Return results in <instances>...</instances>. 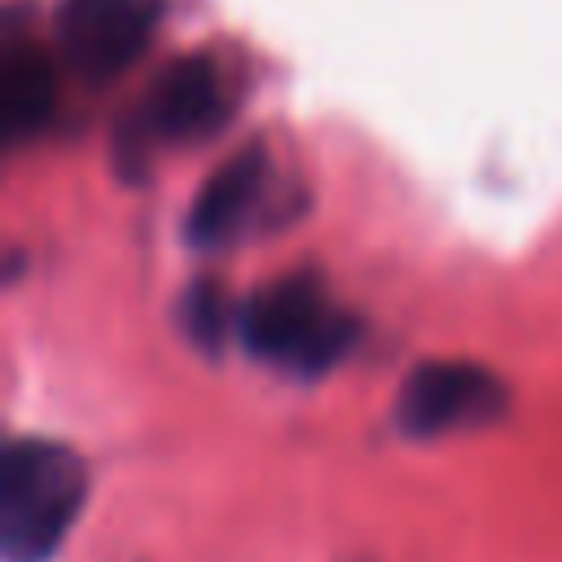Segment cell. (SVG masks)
Returning <instances> with one entry per match:
<instances>
[{
    "mask_svg": "<svg viewBox=\"0 0 562 562\" xmlns=\"http://www.w3.org/2000/svg\"><path fill=\"white\" fill-rule=\"evenodd\" d=\"M88 501V465L40 435L9 439L0 457V558L53 562Z\"/></svg>",
    "mask_w": 562,
    "mask_h": 562,
    "instance_id": "1",
    "label": "cell"
},
{
    "mask_svg": "<svg viewBox=\"0 0 562 562\" xmlns=\"http://www.w3.org/2000/svg\"><path fill=\"white\" fill-rule=\"evenodd\" d=\"M57 105V70L48 53L31 40H9L4 48V70H0V114H4V136L18 145L53 119Z\"/></svg>",
    "mask_w": 562,
    "mask_h": 562,
    "instance_id": "7",
    "label": "cell"
},
{
    "mask_svg": "<svg viewBox=\"0 0 562 562\" xmlns=\"http://www.w3.org/2000/svg\"><path fill=\"white\" fill-rule=\"evenodd\" d=\"M162 13L167 0H57V53L75 79L114 83L154 44Z\"/></svg>",
    "mask_w": 562,
    "mask_h": 562,
    "instance_id": "3",
    "label": "cell"
},
{
    "mask_svg": "<svg viewBox=\"0 0 562 562\" xmlns=\"http://www.w3.org/2000/svg\"><path fill=\"white\" fill-rule=\"evenodd\" d=\"M237 338L259 364L316 378L347 356V347L356 342V325L329 299L321 277L290 272L246 299V307L237 312Z\"/></svg>",
    "mask_w": 562,
    "mask_h": 562,
    "instance_id": "2",
    "label": "cell"
},
{
    "mask_svg": "<svg viewBox=\"0 0 562 562\" xmlns=\"http://www.w3.org/2000/svg\"><path fill=\"white\" fill-rule=\"evenodd\" d=\"M180 321H184V329H189L193 342H202L206 351H215L224 342V334H228V307H224L220 285H211V281L189 285L184 290V303H180Z\"/></svg>",
    "mask_w": 562,
    "mask_h": 562,
    "instance_id": "8",
    "label": "cell"
},
{
    "mask_svg": "<svg viewBox=\"0 0 562 562\" xmlns=\"http://www.w3.org/2000/svg\"><path fill=\"white\" fill-rule=\"evenodd\" d=\"M233 114L228 75L211 53H184L162 66L132 114V136L140 145H193L215 136Z\"/></svg>",
    "mask_w": 562,
    "mask_h": 562,
    "instance_id": "5",
    "label": "cell"
},
{
    "mask_svg": "<svg viewBox=\"0 0 562 562\" xmlns=\"http://www.w3.org/2000/svg\"><path fill=\"white\" fill-rule=\"evenodd\" d=\"M268 189V154L263 145H246L233 158H224L198 189L189 215H184V237L198 250H215L228 246L233 237L246 233L255 206L263 202Z\"/></svg>",
    "mask_w": 562,
    "mask_h": 562,
    "instance_id": "6",
    "label": "cell"
},
{
    "mask_svg": "<svg viewBox=\"0 0 562 562\" xmlns=\"http://www.w3.org/2000/svg\"><path fill=\"white\" fill-rule=\"evenodd\" d=\"M505 404L509 391L496 369L474 360H422L395 395V430L408 439H439L496 422Z\"/></svg>",
    "mask_w": 562,
    "mask_h": 562,
    "instance_id": "4",
    "label": "cell"
}]
</instances>
